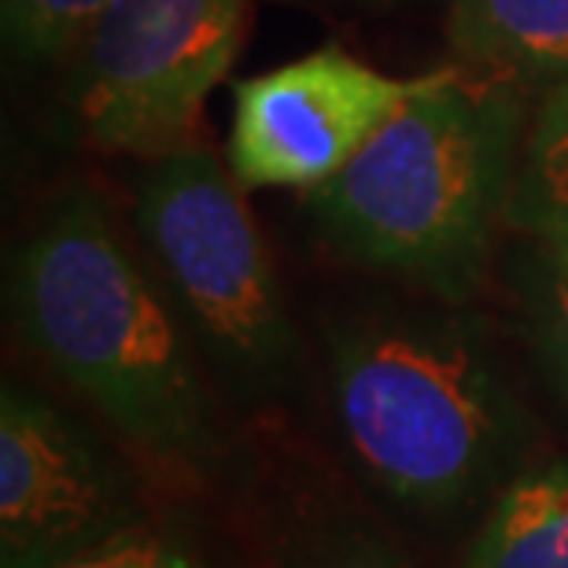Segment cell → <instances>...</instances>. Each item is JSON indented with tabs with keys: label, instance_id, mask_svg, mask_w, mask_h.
Masks as SVG:
<instances>
[{
	"label": "cell",
	"instance_id": "6da1fadb",
	"mask_svg": "<svg viewBox=\"0 0 568 568\" xmlns=\"http://www.w3.org/2000/svg\"><path fill=\"white\" fill-rule=\"evenodd\" d=\"M8 303L22 344L144 462L189 484L230 476L185 322L97 196L71 192L44 214L11 258Z\"/></svg>",
	"mask_w": 568,
	"mask_h": 568
},
{
	"label": "cell",
	"instance_id": "7a4b0ae2",
	"mask_svg": "<svg viewBox=\"0 0 568 568\" xmlns=\"http://www.w3.org/2000/svg\"><path fill=\"white\" fill-rule=\"evenodd\" d=\"M528 111L517 85L436 71L325 185L311 211L362 266L458 295L514 196Z\"/></svg>",
	"mask_w": 568,
	"mask_h": 568
},
{
	"label": "cell",
	"instance_id": "3957f363",
	"mask_svg": "<svg viewBox=\"0 0 568 568\" xmlns=\"http://www.w3.org/2000/svg\"><path fill=\"white\" fill-rule=\"evenodd\" d=\"M336 422L392 503L450 517L498 495L528 458V414L462 317H351L328 328Z\"/></svg>",
	"mask_w": 568,
	"mask_h": 568
},
{
	"label": "cell",
	"instance_id": "277c9868",
	"mask_svg": "<svg viewBox=\"0 0 568 568\" xmlns=\"http://www.w3.org/2000/svg\"><path fill=\"white\" fill-rule=\"evenodd\" d=\"M233 170L203 148L152 159L138 189V230L155 274L214 369L266 399L295 369L281 284Z\"/></svg>",
	"mask_w": 568,
	"mask_h": 568
},
{
	"label": "cell",
	"instance_id": "5b68a950",
	"mask_svg": "<svg viewBox=\"0 0 568 568\" xmlns=\"http://www.w3.org/2000/svg\"><path fill=\"white\" fill-rule=\"evenodd\" d=\"M247 0H115L78 44L74 122L104 152L189 148L244 38Z\"/></svg>",
	"mask_w": 568,
	"mask_h": 568
},
{
	"label": "cell",
	"instance_id": "8992f818",
	"mask_svg": "<svg viewBox=\"0 0 568 568\" xmlns=\"http://www.w3.org/2000/svg\"><path fill=\"white\" fill-rule=\"evenodd\" d=\"M144 525L126 473L60 406L0 392V568H52Z\"/></svg>",
	"mask_w": 568,
	"mask_h": 568
},
{
	"label": "cell",
	"instance_id": "52a82bcc",
	"mask_svg": "<svg viewBox=\"0 0 568 568\" xmlns=\"http://www.w3.org/2000/svg\"><path fill=\"white\" fill-rule=\"evenodd\" d=\"M422 78L373 71L344 49H317L236 85L230 170L244 192L317 189L336 178Z\"/></svg>",
	"mask_w": 568,
	"mask_h": 568
},
{
	"label": "cell",
	"instance_id": "ba28073f",
	"mask_svg": "<svg viewBox=\"0 0 568 568\" xmlns=\"http://www.w3.org/2000/svg\"><path fill=\"white\" fill-rule=\"evenodd\" d=\"M447 30L465 71L487 82L568 78V0H450Z\"/></svg>",
	"mask_w": 568,
	"mask_h": 568
},
{
	"label": "cell",
	"instance_id": "9c48e42d",
	"mask_svg": "<svg viewBox=\"0 0 568 568\" xmlns=\"http://www.w3.org/2000/svg\"><path fill=\"white\" fill-rule=\"evenodd\" d=\"M462 568H568V458L520 469L491 498Z\"/></svg>",
	"mask_w": 568,
	"mask_h": 568
},
{
	"label": "cell",
	"instance_id": "30bf717a",
	"mask_svg": "<svg viewBox=\"0 0 568 568\" xmlns=\"http://www.w3.org/2000/svg\"><path fill=\"white\" fill-rule=\"evenodd\" d=\"M506 222L520 233L568 230V78L528 115Z\"/></svg>",
	"mask_w": 568,
	"mask_h": 568
},
{
	"label": "cell",
	"instance_id": "8fae6325",
	"mask_svg": "<svg viewBox=\"0 0 568 568\" xmlns=\"http://www.w3.org/2000/svg\"><path fill=\"white\" fill-rule=\"evenodd\" d=\"M514 266L520 325L547 381L568 403V230L525 233Z\"/></svg>",
	"mask_w": 568,
	"mask_h": 568
},
{
	"label": "cell",
	"instance_id": "7c38bea8",
	"mask_svg": "<svg viewBox=\"0 0 568 568\" xmlns=\"http://www.w3.org/2000/svg\"><path fill=\"white\" fill-rule=\"evenodd\" d=\"M111 4L115 0H0L8 52L19 60H55L82 44Z\"/></svg>",
	"mask_w": 568,
	"mask_h": 568
},
{
	"label": "cell",
	"instance_id": "4fadbf2b",
	"mask_svg": "<svg viewBox=\"0 0 568 568\" xmlns=\"http://www.w3.org/2000/svg\"><path fill=\"white\" fill-rule=\"evenodd\" d=\"M284 568H414L410 558L358 517H325L303 528L284 554Z\"/></svg>",
	"mask_w": 568,
	"mask_h": 568
},
{
	"label": "cell",
	"instance_id": "5bb4252c",
	"mask_svg": "<svg viewBox=\"0 0 568 568\" xmlns=\"http://www.w3.org/2000/svg\"><path fill=\"white\" fill-rule=\"evenodd\" d=\"M52 568H207V565L174 531L138 525Z\"/></svg>",
	"mask_w": 568,
	"mask_h": 568
}]
</instances>
